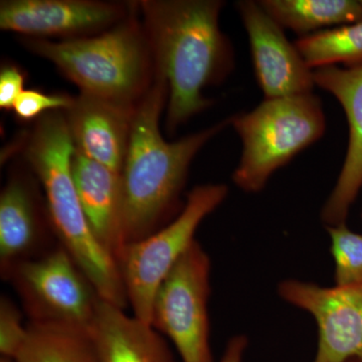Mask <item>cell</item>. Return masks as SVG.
Instances as JSON below:
<instances>
[{
	"label": "cell",
	"instance_id": "cell-1",
	"mask_svg": "<svg viewBox=\"0 0 362 362\" xmlns=\"http://www.w3.org/2000/svg\"><path fill=\"white\" fill-rule=\"evenodd\" d=\"M221 0L138 2L157 73L168 81V125L173 132L213 105L204 90L235 68L233 45L221 32Z\"/></svg>",
	"mask_w": 362,
	"mask_h": 362
},
{
	"label": "cell",
	"instance_id": "cell-2",
	"mask_svg": "<svg viewBox=\"0 0 362 362\" xmlns=\"http://www.w3.org/2000/svg\"><path fill=\"white\" fill-rule=\"evenodd\" d=\"M166 78L157 73L136 106L122 178L124 245L145 239L168 214L177 209L190 164L199 150L230 126V120L185 136L163 139L159 121L168 102Z\"/></svg>",
	"mask_w": 362,
	"mask_h": 362
},
{
	"label": "cell",
	"instance_id": "cell-3",
	"mask_svg": "<svg viewBox=\"0 0 362 362\" xmlns=\"http://www.w3.org/2000/svg\"><path fill=\"white\" fill-rule=\"evenodd\" d=\"M75 145L65 112L37 119L23 144V156L42 185L52 230L104 301L129 305L116 259L98 243L86 218L71 173Z\"/></svg>",
	"mask_w": 362,
	"mask_h": 362
},
{
	"label": "cell",
	"instance_id": "cell-4",
	"mask_svg": "<svg viewBox=\"0 0 362 362\" xmlns=\"http://www.w3.org/2000/svg\"><path fill=\"white\" fill-rule=\"evenodd\" d=\"M137 8L138 2L125 20L98 35L62 42L23 37L21 44L54 64L81 93L135 107L156 75Z\"/></svg>",
	"mask_w": 362,
	"mask_h": 362
},
{
	"label": "cell",
	"instance_id": "cell-5",
	"mask_svg": "<svg viewBox=\"0 0 362 362\" xmlns=\"http://www.w3.org/2000/svg\"><path fill=\"white\" fill-rule=\"evenodd\" d=\"M228 120L243 142L233 183L247 194L262 192L276 170L318 141L326 130L322 104L313 93L265 99Z\"/></svg>",
	"mask_w": 362,
	"mask_h": 362
},
{
	"label": "cell",
	"instance_id": "cell-6",
	"mask_svg": "<svg viewBox=\"0 0 362 362\" xmlns=\"http://www.w3.org/2000/svg\"><path fill=\"white\" fill-rule=\"evenodd\" d=\"M228 194L225 185L195 187L173 221L145 239L124 245L116 262L133 316L138 320L151 325L154 299L162 282L194 242L202 221L221 206Z\"/></svg>",
	"mask_w": 362,
	"mask_h": 362
},
{
	"label": "cell",
	"instance_id": "cell-7",
	"mask_svg": "<svg viewBox=\"0 0 362 362\" xmlns=\"http://www.w3.org/2000/svg\"><path fill=\"white\" fill-rule=\"evenodd\" d=\"M209 276L211 259L195 240L154 299L151 325L171 340L182 362H214L207 309Z\"/></svg>",
	"mask_w": 362,
	"mask_h": 362
},
{
	"label": "cell",
	"instance_id": "cell-8",
	"mask_svg": "<svg viewBox=\"0 0 362 362\" xmlns=\"http://www.w3.org/2000/svg\"><path fill=\"white\" fill-rule=\"evenodd\" d=\"M7 276L13 279L30 322L92 330L101 298L63 247L21 262Z\"/></svg>",
	"mask_w": 362,
	"mask_h": 362
},
{
	"label": "cell",
	"instance_id": "cell-9",
	"mask_svg": "<svg viewBox=\"0 0 362 362\" xmlns=\"http://www.w3.org/2000/svg\"><path fill=\"white\" fill-rule=\"evenodd\" d=\"M278 294L315 319L318 343L312 362L362 361V286L324 287L286 279Z\"/></svg>",
	"mask_w": 362,
	"mask_h": 362
},
{
	"label": "cell",
	"instance_id": "cell-10",
	"mask_svg": "<svg viewBox=\"0 0 362 362\" xmlns=\"http://www.w3.org/2000/svg\"><path fill=\"white\" fill-rule=\"evenodd\" d=\"M134 4L93 0H4L0 28L32 39L90 37L118 25L134 11Z\"/></svg>",
	"mask_w": 362,
	"mask_h": 362
},
{
	"label": "cell",
	"instance_id": "cell-11",
	"mask_svg": "<svg viewBox=\"0 0 362 362\" xmlns=\"http://www.w3.org/2000/svg\"><path fill=\"white\" fill-rule=\"evenodd\" d=\"M235 6L246 28L255 76L265 99L313 93V70L286 37L284 28L258 1L242 0Z\"/></svg>",
	"mask_w": 362,
	"mask_h": 362
},
{
	"label": "cell",
	"instance_id": "cell-12",
	"mask_svg": "<svg viewBox=\"0 0 362 362\" xmlns=\"http://www.w3.org/2000/svg\"><path fill=\"white\" fill-rule=\"evenodd\" d=\"M315 85L341 104L349 128V146L337 185L321 209L326 226L346 223L350 209L362 188V65L326 66L313 70Z\"/></svg>",
	"mask_w": 362,
	"mask_h": 362
},
{
	"label": "cell",
	"instance_id": "cell-13",
	"mask_svg": "<svg viewBox=\"0 0 362 362\" xmlns=\"http://www.w3.org/2000/svg\"><path fill=\"white\" fill-rule=\"evenodd\" d=\"M135 110L136 106L81 93L64 112L75 148L121 175Z\"/></svg>",
	"mask_w": 362,
	"mask_h": 362
},
{
	"label": "cell",
	"instance_id": "cell-14",
	"mask_svg": "<svg viewBox=\"0 0 362 362\" xmlns=\"http://www.w3.org/2000/svg\"><path fill=\"white\" fill-rule=\"evenodd\" d=\"M71 173L93 235L116 259L124 246L120 173L92 160L76 148L71 156Z\"/></svg>",
	"mask_w": 362,
	"mask_h": 362
},
{
	"label": "cell",
	"instance_id": "cell-15",
	"mask_svg": "<svg viewBox=\"0 0 362 362\" xmlns=\"http://www.w3.org/2000/svg\"><path fill=\"white\" fill-rule=\"evenodd\" d=\"M100 362H175L153 326L100 299L90 330Z\"/></svg>",
	"mask_w": 362,
	"mask_h": 362
},
{
	"label": "cell",
	"instance_id": "cell-16",
	"mask_svg": "<svg viewBox=\"0 0 362 362\" xmlns=\"http://www.w3.org/2000/svg\"><path fill=\"white\" fill-rule=\"evenodd\" d=\"M42 233V218L28 181L13 176L0 195V263L7 276L14 266L32 259Z\"/></svg>",
	"mask_w": 362,
	"mask_h": 362
},
{
	"label": "cell",
	"instance_id": "cell-17",
	"mask_svg": "<svg viewBox=\"0 0 362 362\" xmlns=\"http://www.w3.org/2000/svg\"><path fill=\"white\" fill-rule=\"evenodd\" d=\"M283 28L300 35L362 21V0H259Z\"/></svg>",
	"mask_w": 362,
	"mask_h": 362
},
{
	"label": "cell",
	"instance_id": "cell-18",
	"mask_svg": "<svg viewBox=\"0 0 362 362\" xmlns=\"http://www.w3.org/2000/svg\"><path fill=\"white\" fill-rule=\"evenodd\" d=\"M13 362H100L89 331L30 322Z\"/></svg>",
	"mask_w": 362,
	"mask_h": 362
},
{
	"label": "cell",
	"instance_id": "cell-19",
	"mask_svg": "<svg viewBox=\"0 0 362 362\" xmlns=\"http://www.w3.org/2000/svg\"><path fill=\"white\" fill-rule=\"evenodd\" d=\"M294 44L312 70L337 64L362 65V21L305 35Z\"/></svg>",
	"mask_w": 362,
	"mask_h": 362
},
{
	"label": "cell",
	"instance_id": "cell-20",
	"mask_svg": "<svg viewBox=\"0 0 362 362\" xmlns=\"http://www.w3.org/2000/svg\"><path fill=\"white\" fill-rule=\"evenodd\" d=\"M334 259V282L341 287L362 286V235L352 232L346 223L326 226Z\"/></svg>",
	"mask_w": 362,
	"mask_h": 362
},
{
	"label": "cell",
	"instance_id": "cell-21",
	"mask_svg": "<svg viewBox=\"0 0 362 362\" xmlns=\"http://www.w3.org/2000/svg\"><path fill=\"white\" fill-rule=\"evenodd\" d=\"M28 334V325L21 319V311L8 298L0 301V354L13 361Z\"/></svg>",
	"mask_w": 362,
	"mask_h": 362
},
{
	"label": "cell",
	"instance_id": "cell-22",
	"mask_svg": "<svg viewBox=\"0 0 362 362\" xmlns=\"http://www.w3.org/2000/svg\"><path fill=\"white\" fill-rule=\"evenodd\" d=\"M74 98L66 95L45 94L37 90H25L16 100L13 110L18 119L32 121L52 111H66Z\"/></svg>",
	"mask_w": 362,
	"mask_h": 362
},
{
	"label": "cell",
	"instance_id": "cell-23",
	"mask_svg": "<svg viewBox=\"0 0 362 362\" xmlns=\"http://www.w3.org/2000/svg\"><path fill=\"white\" fill-rule=\"evenodd\" d=\"M25 76L21 69L13 65L2 66L0 71V107L13 110L16 100L23 92Z\"/></svg>",
	"mask_w": 362,
	"mask_h": 362
},
{
	"label": "cell",
	"instance_id": "cell-24",
	"mask_svg": "<svg viewBox=\"0 0 362 362\" xmlns=\"http://www.w3.org/2000/svg\"><path fill=\"white\" fill-rule=\"evenodd\" d=\"M247 346L249 339L246 335H235L226 344L220 362H243Z\"/></svg>",
	"mask_w": 362,
	"mask_h": 362
},
{
	"label": "cell",
	"instance_id": "cell-25",
	"mask_svg": "<svg viewBox=\"0 0 362 362\" xmlns=\"http://www.w3.org/2000/svg\"><path fill=\"white\" fill-rule=\"evenodd\" d=\"M0 362H13V361H11V359L9 358H6V357H1Z\"/></svg>",
	"mask_w": 362,
	"mask_h": 362
},
{
	"label": "cell",
	"instance_id": "cell-26",
	"mask_svg": "<svg viewBox=\"0 0 362 362\" xmlns=\"http://www.w3.org/2000/svg\"><path fill=\"white\" fill-rule=\"evenodd\" d=\"M347 362H362L361 361H358V359H351V361H347Z\"/></svg>",
	"mask_w": 362,
	"mask_h": 362
},
{
	"label": "cell",
	"instance_id": "cell-27",
	"mask_svg": "<svg viewBox=\"0 0 362 362\" xmlns=\"http://www.w3.org/2000/svg\"><path fill=\"white\" fill-rule=\"evenodd\" d=\"M361 218H362V213H361Z\"/></svg>",
	"mask_w": 362,
	"mask_h": 362
}]
</instances>
